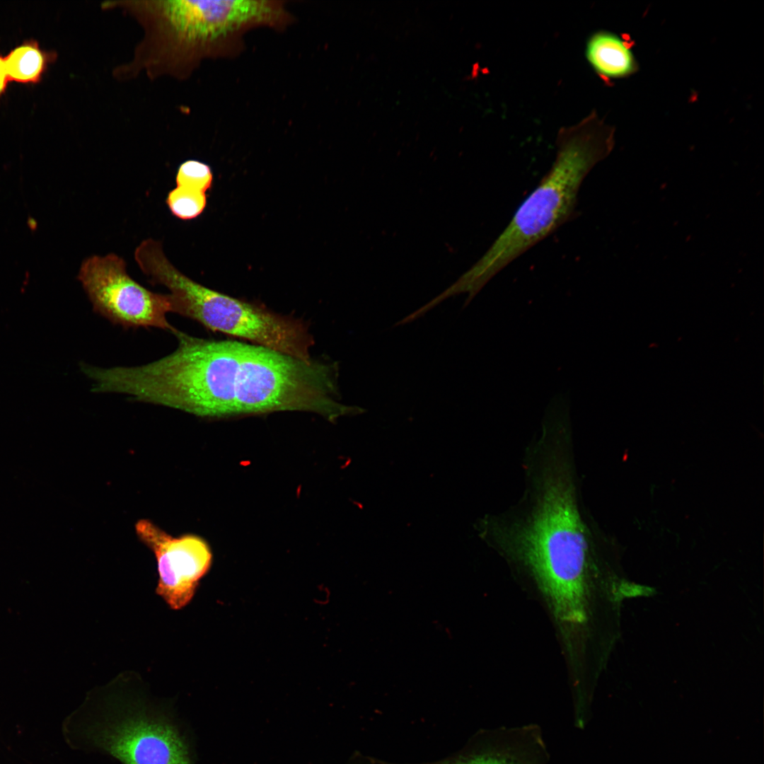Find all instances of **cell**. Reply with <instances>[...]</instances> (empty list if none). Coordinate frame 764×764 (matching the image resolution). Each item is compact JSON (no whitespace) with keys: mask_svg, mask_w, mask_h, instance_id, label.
<instances>
[{"mask_svg":"<svg viewBox=\"0 0 764 764\" xmlns=\"http://www.w3.org/2000/svg\"><path fill=\"white\" fill-rule=\"evenodd\" d=\"M212 178L208 165L199 161L188 160L179 166L175 181L177 186L205 192L211 187Z\"/></svg>","mask_w":764,"mask_h":764,"instance_id":"obj_13","label":"cell"},{"mask_svg":"<svg viewBox=\"0 0 764 764\" xmlns=\"http://www.w3.org/2000/svg\"><path fill=\"white\" fill-rule=\"evenodd\" d=\"M549 753L537 724L480 731L458 753L419 764H548Z\"/></svg>","mask_w":764,"mask_h":764,"instance_id":"obj_9","label":"cell"},{"mask_svg":"<svg viewBox=\"0 0 764 764\" xmlns=\"http://www.w3.org/2000/svg\"><path fill=\"white\" fill-rule=\"evenodd\" d=\"M518 502L477 521L478 536L542 607L555 634L589 635L612 603L616 578L605 572L596 531L583 503L574 442L550 435L531 441Z\"/></svg>","mask_w":764,"mask_h":764,"instance_id":"obj_1","label":"cell"},{"mask_svg":"<svg viewBox=\"0 0 764 764\" xmlns=\"http://www.w3.org/2000/svg\"><path fill=\"white\" fill-rule=\"evenodd\" d=\"M64 729L74 748L121 764H194L191 741L175 707L130 675L91 691Z\"/></svg>","mask_w":764,"mask_h":764,"instance_id":"obj_4","label":"cell"},{"mask_svg":"<svg viewBox=\"0 0 764 764\" xmlns=\"http://www.w3.org/2000/svg\"><path fill=\"white\" fill-rule=\"evenodd\" d=\"M9 82L4 56L0 54V99L5 94Z\"/></svg>","mask_w":764,"mask_h":764,"instance_id":"obj_14","label":"cell"},{"mask_svg":"<svg viewBox=\"0 0 764 764\" xmlns=\"http://www.w3.org/2000/svg\"><path fill=\"white\" fill-rule=\"evenodd\" d=\"M173 335L178 345L170 354L116 368L117 393L207 418L303 411L334 421L359 412L337 400L333 364L253 343Z\"/></svg>","mask_w":764,"mask_h":764,"instance_id":"obj_2","label":"cell"},{"mask_svg":"<svg viewBox=\"0 0 764 764\" xmlns=\"http://www.w3.org/2000/svg\"><path fill=\"white\" fill-rule=\"evenodd\" d=\"M613 130L594 116L561 134L555 160L482 258L461 278L476 294L514 260L567 221L581 185L613 146Z\"/></svg>","mask_w":764,"mask_h":764,"instance_id":"obj_5","label":"cell"},{"mask_svg":"<svg viewBox=\"0 0 764 764\" xmlns=\"http://www.w3.org/2000/svg\"><path fill=\"white\" fill-rule=\"evenodd\" d=\"M584 54L594 71L606 80L625 79L639 69L632 46L623 36L612 31L601 30L591 35Z\"/></svg>","mask_w":764,"mask_h":764,"instance_id":"obj_10","label":"cell"},{"mask_svg":"<svg viewBox=\"0 0 764 764\" xmlns=\"http://www.w3.org/2000/svg\"><path fill=\"white\" fill-rule=\"evenodd\" d=\"M205 192L177 186L170 190L166 202L172 214L183 220L199 216L206 206Z\"/></svg>","mask_w":764,"mask_h":764,"instance_id":"obj_12","label":"cell"},{"mask_svg":"<svg viewBox=\"0 0 764 764\" xmlns=\"http://www.w3.org/2000/svg\"><path fill=\"white\" fill-rule=\"evenodd\" d=\"M101 7L120 8L144 30L132 60L113 70L118 80L141 72L151 79H185L202 60L238 52L250 30L249 9L242 0L114 1Z\"/></svg>","mask_w":764,"mask_h":764,"instance_id":"obj_3","label":"cell"},{"mask_svg":"<svg viewBox=\"0 0 764 764\" xmlns=\"http://www.w3.org/2000/svg\"><path fill=\"white\" fill-rule=\"evenodd\" d=\"M354 764H386V763L374 758H363L361 761Z\"/></svg>","mask_w":764,"mask_h":764,"instance_id":"obj_15","label":"cell"},{"mask_svg":"<svg viewBox=\"0 0 764 764\" xmlns=\"http://www.w3.org/2000/svg\"><path fill=\"white\" fill-rule=\"evenodd\" d=\"M57 58L55 51L42 49L35 40H25L4 56L8 80L26 85L37 84Z\"/></svg>","mask_w":764,"mask_h":764,"instance_id":"obj_11","label":"cell"},{"mask_svg":"<svg viewBox=\"0 0 764 764\" xmlns=\"http://www.w3.org/2000/svg\"><path fill=\"white\" fill-rule=\"evenodd\" d=\"M138 265L151 284L163 285L170 291L174 313L212 331L301 359H311L313 338L300 320L281 316L195 282L175 267L161 245L147 248L140 256Z\"/></svg>","mask_w":764,"mask_h":764,"instance_id":"obj_6","label":"cell"},{"mask_svg":"<svg viewBox=\"0 0 764 764\" xmlns=\"http://www.w3.org/2000/svg\"><path fill=\"white\" fill-rule=\"evenodd\" d=\"M78 279L93 311L125 329L156 328L173 334L177 328L167 320L174 312L170 294L154 293L127 273L125 260L111 253L86 259Z\"/></svg>","mask_w":764,"mask_h":764,"instance_id":"obj_7","label":"cell"},{"mask_svg":"<svg viewBox=\"0 0 764 764\" xmlns=\"http://www.w3.org/2000/svg\"><path fill=\"white\" fill-rule=\"evenodd\" d=\"M141 540L154 552L158 572L156 593L173 610H180L192 599L199 579L212 562L208 544L195 535L173 538L152 522L136 524Z\"/></svg>","mask_w":764,"mask_h":764,"instance_id":"obj_8","label":"cell"}]
</instances>
